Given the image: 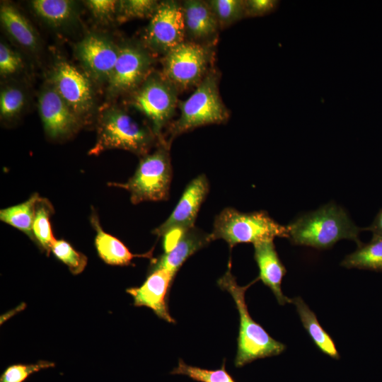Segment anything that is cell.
Listing matches in <instances>:
<instances>
[{"instance_id": "obj_22", "label": "cell", "mask_w": 382, "mask_h": 382, "mask_svg": "<svg viewBox=\"0 0 382 382\" xmlns=\"http://www.w3.org/2000/svg\"><path fill=\"white\" fill-rule=\"evenodd\" d=\"M304 328L315 345L324 354L338 359L340 354L335 343L327 332L320 325L316 316L300 296L291 299Z\"/></svg>"}, {"instance_id": "obj_13", "label": "cell", "mask_w": 382, "mask_h": 382, "mask_svg": "<svg viewBox=\"0 0 382 382\" xmlns=\"http://www.w3.org/2000/svg\"><path fill=\"white\" fill-rule=\"evenodd\" d=\"M119 50L120 46L109 37L92 33L76 43L74 54L92 81L108 83L116 64Z\"/></svg>"}, {"instance_id": "obj_9", "label": "cell", "mask_w": 382, "mask_h": 382, "mask_svg": "<svg viewBox=\"0 0 382 382\" xmlns=\"http://www.w3.org/2000/svg\"><path fill=\"white\" fill-rule=\"evenodd\" d=\"M119 46L118 57L108 81L110 96L131 93L153 71L154 54L141 42L127 41Z\"/></svg>"}, {"instance_id": "obj_16", "label": "cell", "mask_w": 382, "mask_h": 382, "mask_svg": "<svg viewBox=\"0 0 382 382\" xmlns=\"http://www.w3.org/2000/svg\"><path fill=\"white\" fill-rule=\"evenodd\" d=\"M181 7L188 40L214 44L220 27L207 1L186 0L181 3Z\"/></svg>"}, {"instance_id": "obj_24", "label": "cell", "mask_w": 382, "mask_h": 382, "mask_svg": "<svg viewBox=\"0 0 382 382\" xmlns=\"http://www.w3.org/2000/svg\"><path fill=\"white\" fill-rule=\"evenodd\" d=\"M40 196L33 194L25 202L1 209L0 220L26 234L33 241L35 207Z\"/></svg>"}, {"instance_id": "obj_23", "label": "cell", "mask_w": 382, "mask_h": 382, "mask_svg": "<svg viewBox=\"0 0 382 382\" xmlns=\"http://www.w3.org/2000/svg\"><path fill=\"white\" fill-rule=\"evenodd\" d=\"M341 265L346 268L382 272V236L373 235L369 243H361L355 251L347 255Z\"/></svg>"}, {"instance_id": "obj_2", "label": "cell", "mask_w": 382, "mask_h": 382, "mask_svg": "<svg viewBox=\"0 0 382 382\" xmlns=\"http://www.w3.org/2000/svg\"><path fill=\"white\" fill-rule=\"evenodd\" d=\"M158 139L149 125L126 110L112 105L103 109L97 120V137L88 154L98 156L109 149H123L141 157L149 154Z\"/></svg>"}, {"instance_id": "obj_7", "label": "cell", "mask_w": 382, "mask_h": 382, "mask_svg": "<svg viewBox=\"0 0 382 382\" xmlns=\"http://www.w3.org/2000/svg\"><path fill=\"white\" fill-rule=\"evenodd\" d=\"M178 93L161 72L152 71L130 93V105L146 118L159 142L166 141L162 131L175 115Z\"/></svg>"}, {"instance_id": "obj_1", "label": "cell", "mask_w": 382, "mask_h": 382, "mask_svg": "<svg viewBox=\"0 0 382 382\" xmlns=\"http://www.w3.org/2000/svg\"><path fill=\"white\" fill-rule=\"evenodd\" d=\"M287 227L288 238L294 245L327 249L342 239L354 241L358 246L362 243L359 239L361 228L333 203L299 216Z\"/></svg>"}, {"instance_id": "obj_8", "label": "cell", "mask_w": 382, "mask_h": 382, "mask_svg": "<svg viewBox=\"0 0 382 382\" xmlns=\"http://www.w3.org/2000/svg\"><path fill=\"white\" fill-rule=\"evenodd\" d=\"M214 44L185 40L161 59V73L179 91L197 86L208 73Z\"/></svg>"}, {"instance_id": "obj_5", "label": "cell", "mask_w": 382, "mask_h": 382, "mask_svg": "<svg viewBox=\"0 0 382 382\" xmlns=\"http://www.w3.org/2000/svg\"><path fill=\"white\" fill-rule=\"evenodd\" d=\"M275 237L289 238L287 226L274 220L267 212H241L224 209L216 217L209 233L211 241L223 239L231 248L238 243H257Z\"/></svg>"}, {"instance_id": "obj_26", "label": "cell", "mask_w": 382, "mask_h": 382, "mask_svg": "<svg viewBox=\"0 0 382 382\" xmlns=\"http://www.w3.org/2000/svg\"><path fill=\"white\" fill-rule=\"evenodd\" d=\"M28 102L25 90L16 84H8L0 92V117L1 121H14L23 113Z\"/></svg>"}, {"instance_id": "obj_6", "label": "cell", "mask_w": 382, "mask_h": 382, "mask_svg": "<svg viewBox=\"0 0 382 382\" xmlns=\"http://www.w3.org/2000/svg\"><path fill=\"white\" fill-rule=\"evenodd\" d=\"M170 146L166 141L159 142L156 150L141 157L134 175L126 183L108 185L127 190L134 204L167 200L173 176Z\"/></svg>"}, {"instance_id": "obj_18", "label": "cell", "mask_w": 382, "mask_h": 382, "mask_svg": "<svg viewBox=\"0 0 382 382\" xmlns=\"http://www.w3.org/2000/svg\"><path fill=\"white\" fill-rule=\"evenodd\" d=\"M253 245L254 258L260 272L258 279L272 290L279 305L291 303V299L284 295L282 291V282L286 270L278 256L273 240Z\"/></svg>"}, {"instance_id": "obj_31", "label": "cell", "mask_w": 382, "mask_h": 382, "mask_svg": "<svg viewBox=\"0 0 382 382\" xmlns=\"http://www.w3.org/2000/svg\"><path fill=\"white\" fill-rule=\"evenodd\" d=\"M54 363L39 361L34 364H16L8 366L0 376V382H24L30 375L42 369L52 368Z\"/></svg>"}, {"instance_id": "obj_29", "label": "cell", "mask_w": 382, "mask_h": 382, "mask_svg": "<svg viewBox=\"0 0 382 382\" xmlns=\"http://www.w3.org/2000/svg\"><path fill=\"white\" fill-rule=\"evenodd\" d=\"M159 2L154 0L119 1L116 21L122 23L130 20L151 18Z\"/></svg>"}, {"instance_id": "obj_10", "label": "cell", "mask_w": 382, "mask_h": 382, "mask_svg": "<svg viewBox=\"0 0 382 382\" xmlns=\"http://www.w3.org/2000/svg\"><path fill=\"white\" fill-rule=\"evenodd\" d=\"M181 3L167 0L159 5L142 35L143 45L163 57L185 40Z\"/></svg>"}, {"instance_id": "obj_35", "label": "cell", "mask_w": 382, "mask_h": 382, "mask_svg": "<svg viewBox=\"0 0 382 382\" xmlns=\"http://www.w3.org/2000/svg\"><path fill=\"white\" fill-rule=\"evenodd\" d=\"M374 236H382V209L378 212L373 222L366 228Z\"/></svg>"}, {"instance_id": "obj_17", "label": "cell", "mask_w": 382, "mask_h": 382, "mask_svg": "<svg viewBox=\"0 0 382 382\" xmlns=\"http://www.w3.org/2000/svg\"><path fill=\"white\" fill-rule=\"evenodd\" d=\"M210 242L209 233L193 226L181 233L171 248L154 261L149 272L164 269L176 274L186 260Z\"/></svg>"}, {"instance_id": "obj_12", "label": "cell", "mask_w": 382, "mask_h": 382, "mask_svg": "<svg viewBox=\"0 0 382 382\" xmlns=\"http://www.w3.org/2000/svg\"><path fill=\"white\" fill-rule=\"evenodd\" d=\"M37 106L45 134L51 139H67L76 134L84 123L50 81L39 94Z\"/></svg>"}, {"instance_id": "obj_11", "label": "cell", "mask_w": 382, "mask_h": 382, "mask_svg": "<svg viewBox=\"0 0 382 382\" xmlns=\"http://www.w3.org/2000/svg\"><path fill=\"white\" fill-rule=\"evenodd\" d=\"M50 82L83 122L93 114L96 100L92 79L84 71L59 59L53 66Z\"/></svg>"}, {"instance_id": "obj_32", "label": "cell", "mask_w": 382, "mask_h": 382, "mask_svg": "<svg viewBox=\"0 0 382 382\" xmlns=\"http://www.w3.org/2000/svg\"><path fill=\"white\" fill-rule=\"evenodd\" d=\"M23 67L21 55L4 42L0 43V74L1 77L13 76Z\"/></svg>"}, {"instance_id": "obj_19", "label": "cell", "mask_w": 382, "mask_h": 382, "mask_svg": "<svg viewBox=\"0 0 382 382\" xmlns=\"http://www.w3.org/2000/svg\"><path fill=\"white\" fill-rule=\"evenodd\" d=\"M3 28L21 47L30 52L40 49V38L28 19L13 4L3 3L0 7Z\"/></svg>"}, {"instance_id": "obj_15", "label": "cell", "mask_w": 382, "mask_h": 382, "mask_svg": "<svg viewBox=\"0 0 382 382\" xmlns=\"http://www.w3.org/2000/svg\"><path fill=\"white\" fill-rule=\"evenodd\" d=\"M175 276V274L164 269L153 270L149 272L140 286L129 288L126 291L133 298L134 306L148 307L160 318L168 323H175L166 303L168 289Z\"/></svg>"}, {"instance_id": "obj_20", "label": "cell", "mask_w": 382, "mask_h": 382, "mask_svg": "<svg viewBox=\"0 0 382 382\" xmlns=\"http://www.w3.org/2000/svg\"><path fill=\"white\" fill-rule=\"evenodd\" d=\"M91 223L96 232L94 241L96 249L106 264L126 266L131 264L135 257H149L151 255V251L142 255L132 253L121 241L103 231L95 212L91 214Z\"/></svg>"}, {"instance_id": "obj_25", "label": "cell", "mask_w": 382, "mask_h": 382, "mask_svg": "<svg viewBox=\"0 0 382 382\" xmlns=\"http://www.w3.org/2000/svg\"><path fill=\"white\" fill-rule=\"evenodd\" d=\"M54 213L51 203L45 198L40 197L35 207L33 225L34 241L47 255L51 252L55 241L50 225V216Z\"/></svg>"}, {"instance_id": "obj_21", "label": "cell", "mask_w": 382, "mask_h": 382, "mask_svg": "<svg viewBox=\"0 0 382 382\" xmlns=\"http://www.w3.org/2000/svg\"><path fill=\"white\" fill-rule=\"evenodd\" d=\"M30 4L39 18L55 29L72 25L79 17V7L74 1L33 0Z\"/></svg>"}, {"instance_id": "obj_14", "label": "cell", "mask_w": 382, "mask_h": 382, "mask_svg": "<svg viewBox=\"0 0 382 382\" xmlns=\"http://www.w3.org/2000/svg\"><path fill=\"white\" fill-rule=\"evenodd\" d=\"M209 190V181L204 174H200L195 178L186 186L168 218L152 233L164 238L175 232L180 235L195 226L197 214Z\"/></svg>"}, {"instance_id": "obj_27", "label": "cell", "mask_w": 382, "mask_h": 382, "mask_svg": "<svg viewBox=\"0 0 382 382\" xmlns=\"http://www.w3.org/2000/svg\"><path fill=\"white\" fill-rule=\"evenodd\" d=\"M218 21L220 29L226 28L245 18L243 0L207 1Z\"/></svg>"}, {"instance_id": "obj_30", "label": "cell", "mask_w": 382, "mask_h": 382, "mask_svg": "<svg viewBox=\"0 0 382 382\" xmlns=\"http://www.w3.org/2000/svg\"><path fill=\"white\" fill-rule=\"evenodd\" d=\"M51 252L54 255L65 264L73 274H79L85 269L87 257L75 250L72 245L65 240L55 239L52 246Z\"/></svg>"}, {"instance_id": "obj_33", "label": "cell", "mask_w": 382, "mask_h": 382, "mask_svg": "<svg viewBox=\"0 0 382 382\" xmlns=\"http://www.w3.org/2000/svg\"><path fill=\"white\" fill-rule=\"evenodd\" d=\"M85 4L93 16L102 23L116 21L119 1L88 0Z\"/></svg>"}, {"instance_id": "obj_3", "label": "cell", "mask_w": 382, "mask_h": 382, "mask_svg": "<svg viewBox=\"0 0 382 382\" xmlns=\"http://www.w3.org/2000/svg\"><path fill=\"white\" fill-rule=\"evenodd\" d=\"M257 279L246 286H239L228 265L227 271L218 281L219 287L227 291L232 296L239 313L240 328L234 361L238 368L257 359L278 355L286 348L284 344L272 338L256 323L248 312L245 294L248 288Z\"/></svg>"}, {"instance_id": "obj_28", "label": "cell", "mask_w": 382, "mask_h": 382, "mask_svg": "<svg viewBox=\"0 0 382 382\" xmlns=\"http://www.w3.org/2000/svg\"><path fill=\"white\" fill-rule=\"evenodd\" d=\"M170 374L185 375L199 382H236L226 370L225 361L220 369L209 370L188 365L180 359L178 366Z\"/></svg>"}, {"instance_id": "obj_34", "label": "cell", "mask_w": 382, "mask_h": 382, "mask_svg": "<svg viewBox=\"0 0 382 382\" xmlns=\"http://www.w3.org/2000/svg\"><path fill=\"white\" fill-rule=\"evenodd\" d=\"M245 1V18L259 17L274 12L279 4L275 0H246Z\"/></svg>"}, {"instance_id": "obj_4", "label": "cell", "mask_w": 382, "mask_h": 382, "mask_svg": "<svg viewBox=\"0 0 382 382\" xmlns=\"http://www.w3.org/2000/svg\"><path fill=\"white\" fill-rule=\"evenodd\" d=\"M219 81V74L209 69L192 94L178 103L180 115L169 126V137L166 140L169 144L175 137L184 132L228 120L229 112L221 100Z\"/></svg>"}]
</instances>
